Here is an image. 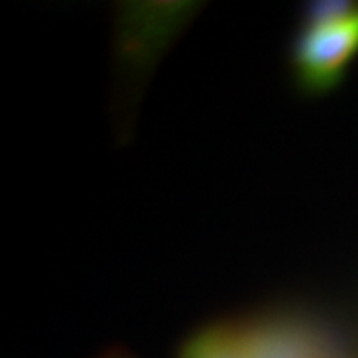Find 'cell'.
Wrapping results in <instances>:
<instances>
[{
  "label": "cell",
  "mask_w": 358,
  "mask_h": 358,
  "mask_svg": "<svg viewBox=\"0 0 358 358\" xmlns=\"http://www.w3.org/2000/svg\"><path fill=\"white\" fill-rule=\"evenodd\" d=\"M358 55V7L329 20H303L290 52L295 82L308 95L337 88Z\"/></svg>",
  "instance_id": "6da1fadb"
},
{
  "label": "cell",
  "mask_w": 358,
  "mask_h": 358,
  "mask_svg": "<svg viewBox=\"0 0 358 358\" xmlns=\"http://www.w3.org/2000/svg\"><path fill=\"white\" fill-rule=\"evenodd\" d=\"M178 358H257L248 319L219 320L194 330Z\"/></svg>",
  "instance_id": "7a4b0ae2"
},
{
  "label": "cell",
  "mask_w": 358,
  "mask_h": 358,
  "mask_svg": "<svg viewBox=\"0 0 358 358\" xmlns=\"http://www.w3.org/2000/svg\"><path fill=\"white\" fill-rule=\"evenodd\" d=\"M103 358H134L133 355H129V353H127V352H111V353H108V355H105Z\"/></svg>",
  "instance_id": "3957f363"
}]
</instances>
